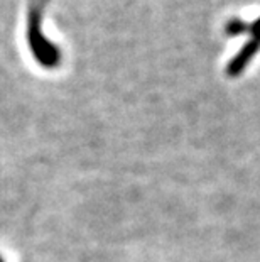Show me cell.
I'll return each instance as SVG.
<instances>
[{
	"mask_svg": "<svg viewBox=\"0 0 260 262\" xmlns=\"http://www.w3.org/2000/svg\"><path fill=\"white\" fill-rule=\"evenodd\" d=\"M247 29H248V22L242 19H230L225 26L226 36H239V34H243V32H247Z\"/></svg>",
	"mask_w": 260,
	"mask_h": 262,
	"instance_id": "cell-2",
	"label": "cell"
},
{
	"mask_svg": "<svg viewBox=\"0 0 260 262\" xmlns=\"http://www.w3.org/2000/svg\"><path fill=\"white\" fill-rule=\"evenodd\" d=\"M247 32H250L253 39H257V41H260V17L255 19L253 22H248V29Z\"/></svg>",
	"mask_w": 260,
	"mask_h": 262,
	"instance_id": "cell-3",
	"label": "cell"
},
{
	"mask_svg": "<svg viewBox=\"0 0 260 262\" xmlns=\"http://www.w3.org/2000/svg\"><path fill=\"white\" fill-rule=\"evenodd\" d=\"M258 51H260V41L252 37L250 41H247L245 44H243L239 54H237V56L228 63V66H226V75L231 76V78L239 76L242 71L247 68L248 63H250L252 58L255 56Z\"/></svg>",
	"mask_w": 260,
	"mask_h": 262,
	"instance_id": "cell-1",
	"label": "cell"
}]
</instances>
